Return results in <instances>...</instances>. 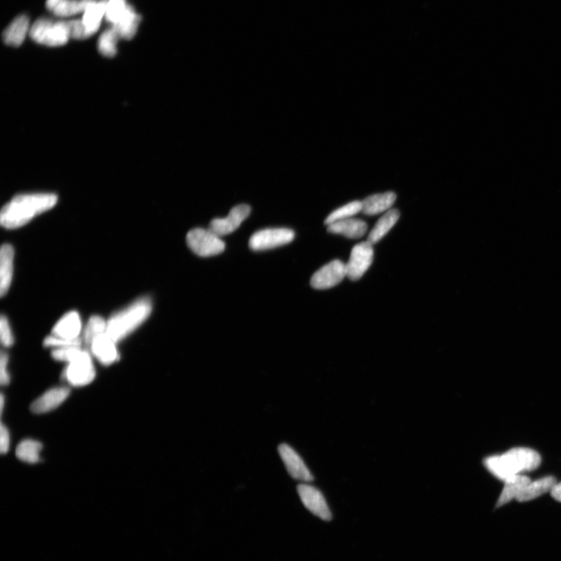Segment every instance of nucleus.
Returning a JSON list of instances; mask_svg holds the SVG:
<instances>
[{
  "instance_id": "f257e3e1",
  "label": "nucleus",
  "mask_w": 561,
  "mask_h": 561,
  "mask_svg": "<svg viewBox=\"0 0 561 561\" xmlns=\"http://www.w3.org/2000/svg\"><path fill=\"white\" fill-rule=\"evenodd\" d=\"M58 201L53 194L18 195L2 208L1 225L6 228H17L26 225L35 216L53 208Z\"/></svg>"
},
{
  "instance_id": "f03ea898",
  "label": "nucleus",
  "mask_w": 561,
  "mask_h": 561,
  "mask_svg": "<svg viewBox=\"0 0 561 561\" xmlns=\"http://www.w3.org/2000/svg\"><path fill=\"white\" fill-rule=\"evenodd\" d=\"M540 464L538 452L527 448H514L501 455L488 457L484 461L490 473L503 482L524 471L537 469Z\"/></svg>"
},
{
  "instance_id": "7ed1b4c3",
  "label": "nucleus",
  "mask_w": 561,
  "mask_h": 561,
  "mask_svg": "<svg viewBox=\"0 0 561 561\" xmlns=\"http://www.w3.org/2000/svg\"><path fill=\"white\" fill-rule=\"evenodd\" d=\"M151 311L152 302L149 297L137 299L110 318L107 321V334L116 342L124 340L149 318Z\"/></svg>"
},
{
  "instance_id": "20e7f679",
  "label": "nucleus",
  "mask_w": 561,
  "mask_h": 561,
  "mask_svg": "<svg viewBox=\"0 0 561 561\" xmlns=\"http://www.w3.org/2000/svg\"><path fill=\"white\" fill-rule=\"evenodd\" d=\"M30 35L35 42L51 47L63 46L70 37L66 22H53L44 18L33 24Z\"/></svg>"
},
{
  "instance_id": "39448f33",
  "label": "nucleus",
  "mask_w": 561,
  "mask_h": 561,
  "mask_svg": "<svg viewBox=\"0 0 561 561\" xmlns=\"http://www.w3.org/2000/svg\"><path fill=\"white\" fill-rule=\"evenodd\" d=\"M187 245L197 256L208 258L225 251L226 244L218 235L210 229L196 228L187 235Z\"/></svg>"
},
{
  "instance_id": "423d86ee",
  "label": "nucleus",
  "mask_w": 561,
  "mask_h": 561,
  "mask_svg": "<svg viewBox=\"0 0 561 561\" xmlns=\"http://www.w3.org/2000/svg\"><path fill=\"white\" fill-rule=\"evenodd\" d=\"M294 238L295 233L292 229L266 228L255 233L249 242V246L254 251H263L288 244Z\"/></svg>"
},
{
  "instance_id": "0eeeda50",
  "label": "nucleus",
  "mask_w": 561,
  "mask_h": 561,
  "mask_svg": "<svg viewBox=\"0 0 561 561\" xmlns=\"http://www.w3.org/2000/svg\"><path fill=\"white\" fill-rule=\"evenodd\" d=\"M97 372L87 351H85L79 358L68 363L62 372V378L73 387H85L94 380Z\"/></svg>"
},
{
  "instance_id": "6e6552de",
  "label": "nucleus",
  "mask_w": 561,
  "mask_h": 561,
  "mask_svg": "<svg viewBox=\"0 0 561 561\" xmlns=\"http://www.w3.org/2000/svg\"><path fill=\"white\" fill-rule=\"evenodd\" d=\"M374 254L373 245L369 242L355 245L346 264L347 277L352 280L360 279L372 265Z\"/></svg>"
},
{
  "instance_id": "1a4fd4ad",
  "label": "nucleus",
  "mask_w": 561,
  "mask_h": 561,
  "mask_svg": "<svg viewBox=\"0 0 561 561\" xmlns=\"http://www.w3.org/2000/svg\"><path fill=\"white\" fill-rule=\"evenodd\" d=\"M346 276V265L340 260H335L315 272L310 284L316 290H328L341 283Z\"/></svg>"
},
{
  "instance_id": "9d476101",
  "label": "nucleus",
  "mask_w": 561,
  "mask_h": 561,
  "mask_svg": "<svg viewBox=\"0 0 561 561\" xmlns=\"http://www.w3.org/2000/svg\"><path fill=\"white\" fill-rule=\"evenodd\" d=\"M297 490L304 506L310 512L324 521L331 519L328 503L320 490L305 483L299 484Z\"/></svg>"
},
{
  "instance_id": "9b49d317",
  "label": "nucleus",
  "mask_w": 561,
  "mask_h": 561,
  "mask_svg": "<svg viewBox=\"0 0 561 561\" xmlns=\"http://www.w3.org/2000/svg\"><path fill=\"white\" fill-rule=\"evenodd\" d=\"M251 208L247 205L235 206L226 218L215 219L210 223L209 229L219 237L233 233L240 226L249 215Z\"/></svg>"
},
{
  "instance_id": "f8f14e48",
  "label": "nucleus",
  "mask_w": 561,
  "mask_h": 561,
  "mask_svg": "<svg viewBox=\"0 0 561 561\" xmlns=\"http://www.w3.org/2000/svg\"><path fill=\"white\" fill-rule=\"evenodd\" d=\"M278 453L280 458L283 459L287 471L293 479L303 482H310L314 480L313 476L302 458L290 445L280 444Z\"/></svg>"
},
{
  "instance_id": "ddd939ff",
  "label": "nucleus",
  "mask_w": 561,
  "mask_h": 561,
  "mask_svg": "<svg viewBox=\"0 0 561 561\" xmlns=\"http://www.w3.org/2000/svg\"><path fill=\"white\" fill-rule=\"evenodd\" d=\"M69 394L70 389L67 387L51 388L33 401L31 405V410L35 414L53 411L65 403Z\"/></svg>"
},
{
  "instance_id": "4468645a",
  "label": "nucleus",
  "mask_w": 561,
  "mask_h": 561,
  "mask_svg": "<svg viewBox=\"0 0 561 561\" xmlns=\"http://www.w3.org/2000/svg\"><path fill=\"white\" fill-rule=\"evenodd\" d=\"M116 342H114L112 337L105 333L101 334L91 342V351L95 358H97L101 365L104 366H110L112 363L117 362L119 360V354L118 353Z\"/></svg>"
},
{
  "instance_id": "2eb2a0df",
  "label": "nucleus",
  "mask_w": 561,
  "mask_h": 561,
  "mask_svg": "<svg viewBox=\"0 0 561 561\" xmlns=\"http://www.w3.org/2000/svg\"><path fill=\"white\" fill-rule=\"evenodd\" d=\"M81 330L80 316L76 311L69 312L56 323L53 329L52 334L61 339L76 340L79 339Z\"/></svg>"
},
{
  "instance_id": "dca6fc26",
  "label": "nucleus",
  "mask_w": 561,
  "mask_h": 561,
  "mask_svg": "<svg viewBox=\"0 0 561 561\" xmlns=\"http://www.w3.org/2000/svg\"><path fill=\"white\" fill-rule=\"evenodd\" d=\"M328 226L329 233L342 235L349 239H360L367 232V223L353 218L337 221Z\"/></svg>"
},
{
  "instance_id": "f3484780",
  "label": "nucleus",
  "mask_w": 561,
  "mask_h": 561,
  "mask_svg": "<svg viewBox=\"0 0 561 561\" xmlns=\"http://www.w3.org/2000/svg\"><path fill=\"white\" fill-rule=\"evenodd\" d=\"M15 250L10 244L2 246L0 252V294L4 296L8 293L12 277Z\"/></svg>"
},
{
  "instance_id": "a211bd4d",
  "label": "nucleus",
  "mask_w": 561,
  "mask_h": 561,
  "mask_svg": "<svg viewBox=\"0 0 561 561\" xmlns=\"http://www.w3.org/2000/svg\"><path fill=\"white\" fill-rule=\"evenodd\" d=\"M396 199L397 196L394 192L369 196L362 201V212L371 216L387 212L392 209Z\"/></svg>"
},
{
  "instance_id": "6ab92c4d",
  "label": "nucleus",
  "mask_w": 561,
  "mask_h": 561,
  "mask_svg": "<svg viewBox=\"0 0 561 561\" xmlns=\"http://www.w3.org/2000/svg\"><path fill=\"white\" fill-rule=\"evenodd\" d=\"M532 480L524 475H515L505 481V487H503L499 501L496 503V507L507 505L508 503L511 502L514 499H517L521 491L528 485Z\"/></svg>"
},
{
  "instance_id": "aec40b11",
  "label": "nucleus",
  "mask_w": 561,
  "mask_h": 561,
  "mask_svg": "<svg viewBox=\"0 0 561 561\" xmlns=\"http://www.w3.org/2000/svg\"><path fill=\"white\" fill-rule=\"evenodd\" d=\"M29 27V18L26 15L17 17L3 31V40L8 46L19 47L24 41Z\"/></svg>"
},
{
  "instance_id": "412c9836",
  "label": "nucleus",
  "mask_w": 561,
  "mask_h": 561,
  "mask_svg": "<svg viewBox=\"0 0 561 561\" xmlns=\"http://www.w3.org/2000/svg\"><path fill=\"white\" fill-rule=\"evenodd\" d=\"M557 483L556 478L553 476H546L542 479L531 481L521 491V493L516 499L519 502H527L538 499L542 495L548 492L551 493V489Z\"/></svg>"
},
{
  "instance_id": "4be33fe9",
  "label": "nucleus",
  "mask_w": 561,
  "mask_h": 561,
  "mask_svg": "<svg viewBox=\"0 0 561 561\" xmlns=\"http://www.w3.org/2000/svg\"><path fill=\"white\" fill-rule=\"evenodd\" d=\"M400 218V212L399 210L392 208L389 210L376 223L375 226L369 233L367 238V242L372 245L378 243V242L385 237V235L396 224Z\"/></svg>"
},
{
  "instance_id": "5701e85b",
  "label": "nucleus",
  "mask_w": 561,
  "mask_h": 561,
  "mask_svg": "<svg viewBox=\"0 0 561 561\" xmlns=\"http://www.w3.org/2000/svg\"><path fill=\"white\" fill-rule=\"evenodd\" d=\"M140 21L142 17L136 14L132 6L128 5L124 17L118 23L113 24L112 28L117 31L119 37L131 40L136 35Z\"/></svg>"
},
{
  "instance_id": "b1692460",
  "label": "nucleus",
  "mask_w": 561,
  "mask_h": 561,
  "mask_svg": "<svg viewBox=\"0 0 561 561\" xmlns=\"http://www.w3.org/2000/svg\"><path fill=\"white\" fill-rule=\"evenodd\" d=\"M107 0H101L97 3L94 0L85 11L83 17V24L87 29L89 36L97 33L100 27L101 19L106 15Z\"/></svg>"
},
{
  "instance_id": "393cba45",
  "label": "nucleus",
  "mask_w": 561,
  "mask_h": 561,
  "mask_svg": "<svg viewBox=\"0 0 561 561\" xmlns=\"http://www.w3.org/2000/svg\"><path fill=\"white\" fill-rule=\"evenodd\" d=\"M42 449V443L35 439H24L17 447L16 455L24 462L35 464L41 460L40 453Z\"/></svg>"
},
{
  "instance_id": "a878e982",
  "label": "nucleus",
  "mask_w": 561,
  "mask_h": 561,
  "mask_svg": "<svg viewBox=\"0 0 561 561\" xmlns=\"http://www.w3.org/2000/svg\"><path fill=\"white\" fill-rule=\"evenodd\" d=\"M362 210V203L360 201H354L348 203L347 205L342 206L331 212L325 220V225L329 226L333 223L337 221H341L353 217L359 214Z\"/></svg>"
},
{
  "instance_id": "bb28decb",
  "label": "nucleus",
  "mask_w": 561,
  "mask_h": 561,
  "mask_svg": "<svg viewBox=\"0 0 561 561\" xmlns=\"http://www.w3.org/2000/svg\"><path fill=\"white\" fill-rule=\"evenodd\" d=\"M119 36L112 27L104 31L99 37L98 48L99 53L106 57H114L117 53V44Z\"/></svg>"
},
{
  "instance_id": "cd10ccee",
  "label": "nucleus",
  "mask_w": 561,
  "mask_h": 561,
  "mask_svg": "<svg viewBox=\"0 0 561 561\" xmlns=\"http://www.w3.org/2000/svg\"><path fill=\"white\" fill-rule=\"evenodd\" d=\"M94 0H82V1H76V0H62V1L56 6L54 9V15L57 17H69L72 16L81 11H85L87 6L90 5Z\"/></svg>"
},
{
  "instance_id": "c85d7f7f",
  "label": "nucleus",
  "mask_w": 561,
  "mask_h": 561,
  "mask_svg": "<svg viewBox=\"0 0 561 561\" xmlns=\"http://www.w3.org/2000/svg\"><path fill=\"white\" fill-rule=\"evenodd\" d=\"M107 331V322L103 317L93 316L89 320L85 330L84 341L88 346L95 337L105 333Z\"/></svg>"
},
{
  "instance_id": "c756f323",
  "label": "nucleus",
  "mask_w": 561,
  "mask_h": 561,
  "mask_svg": "<svg viewBox=\"0 0 561 561\" xmlns=\"http://www.w3.org/2000/svg\"><path fill=\"white\" fill-rule=\"evenodd\" d=\"M128 8L126 0H108L106 6V18L113 24L119 22Z\"/></svg>"
},
{
  "instance_id": "7c9ffc66",
  "label": "nucleus",
  "mask_w": 561,
  "mask_h": 561,
  "mask_svg": "<svg viewBox=\"0 0 561 561\" xmlns=\"http://www.w3.org/2000/svg\"><path fill=\"white\" fill-rule=\"evenodd\" d=\"M85 351V350L81 349V346L56 349L52 352V356L56 360L69 363L79 358V357L84 353Z\"/></svg>"
},
{
  "instance_id": "2f4dec72",
  "label": "nucleus",
  "mask_w": 561,
  "mask_h": 561,
  "mask_svg": "<svg viewBox=\"0 0 561 561\" xmlns=\"http://www.w3.org/2000/svg\"><path fill=\"white\" fill-rule=\"evenodd\" d=\"M81 340H67L61 337L51 335L44 341V346L46 347H56V349L65 348L69 346H81Z\"/></svg>"
},
{
  "instance_id": "473e14b6",
  "label": "nucleus",
  "mask_w": 561,
  "mask_h": 561,
  "mask_svg": "<svg viewBox=\"0 0 561 561\" xmlns=\"http://www.w3.org/2000/svg\"><path fill=\"white\" fill-rule=\"evenodd\" d=\"M66 23L70 37L76 38V40H85V38L90 37L82 21H69Z\"/></svg>"
},
{
  "instance_id": "72a5a7b5",
  "label": "nucleus",
  "mask_w": 561,
  "mask_h": 561,
  "mask_svg": "<svg viewBox=\"0 0 561 561\" xmlns=\"http://www.w3.org/2000/svg\"><path fill=\"white\" fill-rule=\"evenodd\" d=\"M0 337L4 347L8 348L14 345V336L11 333L8 319L3 315L0 319Z\"/></svg>"
},
{
  "instance_id": "f704fd0d",
  "label": "nucleus",
  "mask_w": 561,
  "mask_h": 561,
  "mask_svg": "<svg viewBox=\"0 0 561 561\" xmlns=\"http://www.w3.org/2000/svg\"><path fill=\"white\" fill-rule=\"evenodd\" d=\"M8 354L2 351L1 356H0V382L3 386H6L10 384V376L8 372Z\"/></svg>"
},
{
  "instance_id": "c9c22d12",
  "label": "nucleus",
  "mask_w": 561,
  "mask_h": 561,
  "mask_svg": "<svg viewBox=\"0 0 561 561\" xmlns=\"http://www.w3.org/2000/svg\"><path fill=\"white\" fill-rule=\"evenodd\" d=\"M10 446V435L8 427L1 424L0 428V451L3 455L8 453Z\"/></svg>"
},
{
  "instance_id": "e433bc0d",
  "label": "nucleus",
  "mask_w": 561,
  "mask_h": 561,
  "mask_svg": "<svg viewBox=\"0 0 561 561\" xmlns=\"http://www.w3.org/2000/svg\"><path fill=\"white\" fill-rule=\"evenodd\" d=\"M551 494L554 500L561 502V483L555 484L551 491Z\"/></svg>"
},
{
  "instance_id": "4c0bfd02",
  "label": "nucleus",
  "mask_w": 561,
  "mask_h": 561,
  "mask_svg": "<svg viewBox=\"0 0 561 561\" xmlns=\"http://www.w3.org/2000/svg\"><path fill=\"white\" fill-rule=\"evenodd\" d=\"M62 0H47V8L49 10H54L56 8V6L58 5Z\"/></svg>"
},
{
  "instance_id": "58836bf2",
  "label": "nucleus",
  "mask_w": 561,
  "mask_h": 561,
  "mask_svg": "<svg viewBox=\"0 0 561 561\" xmlns=\"http://www.w3.org/2000/svg\"><path fill=\"white\" fill-rule=\"evenodd\" d=\"M4 403H5V398H4V395L2 394V395H1V413L2 414L3 412Z\"/></svg>"
}]
</instances>
